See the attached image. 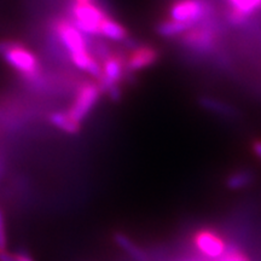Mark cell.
Masks as SVG:
<instances>
[{"label": "cell", "mask_w": 261, "mask_h": 261, "mask_svg": "<svg viewBox=\"0 0 261 261\" xmlns=\"http://www.w3.org/2000/svg\"><path fill=\"white\" fill-rule=\"evenodd\" d=\"M0 56L29 85L42 74L40 61L25 45L15 40L0 41Z\"/></svg>", "instance_id": "6da1fadb"}, {"label": "cell", "mask_w": 261, "mask_h": 261, "mask_svg": "<svg viewBox=\"0 0 261 261\" xmlns=\"http://www.w3.org/2000/svg\"><path fill=\"white\" fill-rule=\"evenodd\" d=\"M109 15L100 0L89 3L69 2L68 19L84 34L99 37L100 23Z\"/></svg>", "instance_id": "7a4b0ae2"}, {"label": "cell", "mask_w": 261, "mask_h": 261, "mask_svg": "<svg viewBox=\"0 0 261 261\" xmlns=\"http://www.w3.org/2000/svg\"><path fill=\"white\" fill-rule=\"evenodd\" d=\"M102 74L98 85L102 93H108L110 97H120L119 84L126 77V55L121 51H110L102 62Z\"/></svg>", "instance_id": "3957f363"}, {"label": "cell", "mask_w": 261, "mask_h": 261, "mask_svg": "<svg viewBox=\"0 0 261 261\" xmlns=\"http://www.w3.org/2000/svg\"><path fill=\"white\" fill-rule=\"evenodd\" d=\"M50 29L58 44L69 52V56L90 50L84 33L75 27L68 17H57L52 19Z\"/></svg>", "instance_id": "277c9868"}, {"label": "cell", "mask_w": 261, "mask_h": 261, "mask_svg": "<svg viewBox=\"0 0 261 261\" xmlns=\"http://www.w3.org/2000/svg\"><path fill=\"white\" fill-rule=\"evenodd\" d=\"M212 5L207 0H174L169 8V17L191 27L210 18Z\"/></svg>", "instance_id": "5b68a950"}, {"label": "cell", "mask_w": 261, "mask_h": 261, "mask_svg": "<svg viewBox=\"0 0 261 261\" xmlns=\"http://www.w3.org/2000/svg\"><path fill=\"white\" fill-rule=\"evenodd\" d=\"M100 94H102V90H100L97 81L96 83L94 81H84L77 86L76 93H75L73 102H71L67 113L71 116V119L81 123V121L89 115L91 110L96 106Z\"/></svg>", "instance_id": "8992f818"}, {"label": "cell", "mask_w": 261, "mask_h": 261, "mask_svg": "<svg viewBox=\"0 0 261 261\" xmlns=\"http://www.w3.org/2000/svg\"><path fill=\"white\" fill-rule=\"evenodd\" d=\"M217 34L213 25L210 23H201L194 25L184 33L181 42L185 47L197 52H205L213 48Z\"/></svg>", "instance_id": "52a82bcc"}, {"label": "cell", "mask_w": 261, "mask_h": 261, "mask_svg": "<svg viewBox=\"0 0 261 261\" xmlns=\"http://www.w3.org/2000/svg\"><path fill=\"white\" fill-rule=\"evenodd\" d=\"M194 241L197 249L212 259H219L227 249L223 237L210 228H202L197 231L194 236Z\"/></svg>", "instance_id": "ba28073f"}, {"label": "cell", "mask_w": 261, "mask_h": 261, "mask_svg": "<svg viewBox=\"0 0 261 261\" xmlns=\"http://www.w3.org/2000/svg\"><path fill=\"white\" fill-rule=\"evenodd\" d=\"M159 52L149 45L135 46L128 56H126V70L128 74L143 70L154 65L159 60Z\"/></svg>", "instance_id": "9c48e42d"}, {"label": "cell", "mask_w": 261, "mask_h": 261, "mask_svg": "<svg viewBox=\"0 0 261 261\" xmlns=\"http://www.w3.org/2000/svg\"><path fill=\"white\" fill-rule=\"evenodd\" d=\"M99 37H103L114 41H126L128 40V32L123 25L117 22L115 18L108 15L103 19L99 27Z\"/></svg>", "instance_id": "30bf717a"}, {"label": "cell", "mask_w": 261, "mask_h": 261, "mask_svg": "<svg viewBox=\"0 0 261 261\" xmlns=\"http://www.w3.org/2000/svg\"><path fill=\"white\" fill-rule=\"evenodd\" d=\"M114 240H115L117 246L121 248V249L125 250V252L128 254V255L132 257L133 260H136V261H150L149 256L146 255L144 250H143L142 248H139L138 246H137V244L133 242V241L130 240L129 237H127L126 234L117 232V233H115V236H114Z\"/></svg>", "instance_id": "8fae6325"}, {"label": "cell", "mask_w": 261, "mask_h": 261, "mask_svg": "<svg viewBox=\"0 0 261 261\" xmlns=\"http://www.w3.org/2000/svg\"><path fill=\"white\" fill-rule=\"evenodd\" d=\"M254 181V173L249 169H240V171L232 172L225 180V187L228 190L237 191L249 187Z\"/></svg>", "instance_id": "7c38bea8"}, {"label": "cell", "mask_w": 261, "mask_h": 261, "mask_svg": "<svg viewBox=\"0 0 261 261\" xmlns=\"http://www.w3.org/2000/svg\"><path fill=\"white\" fill-rule=\"evenodd\" d=\"M50 121L57 128H60L65 133H69V135H76L80 130L81 123L76 122L74 119H71V116L67 113V110L65 112L52 113L50 115Z\"/></svg>", "instance_id": "4fadbf2b"}, {"label": "cell", "mask_w": 261, "mask_h": 261, "mask_svg": "<svg viewBox=\"0 0 261 261\" xmlns=\"http://www.w3.org/2000/svg\"><path fill=\"white\" fill-rule=\"evenodd\" d=\"M190 28H192L190 24L182 23V22L174 21V19L169 18L166 19V21L160 22L158 27H156V32H158L161 37L171 38L179 34H184V33L189 31Z\"/></svg>", "instance_id": "5bb4252c"}, {"label": "cell", "mask_w": 261, "mask_h": 261, "mask_svg": "<svg viewBox=\"0 0 261 261\" xmlns=\"http://www.w3.org/2000/svg\"><path fill=\"white\" fill-rule=\"evenodd\" d=\"M226 3L228 9L247 17L261 12V0H226Z\"/></svg>", "instance_id": "9a60e30c"}, {"label": "cell", "mask_w": 261, "mask_h": 261, "mask_svg": "<svg viewBox=\"0 0 261 261\" xmlns=\"http://www.w3.org/2000/svg\"><path fill=\"white\" fill-rule=\"evenodd\" d=\"M200 103L204 109L212 110V112L214 113L224 114V115H232L233 114V109L230 106H226V104L221 103L219 100L212 99V98H207V97L201 98Z\"/></svg>", "instance_id": "2e32d148"}, {"label": "cell", "mask_w": 261, "mask_h": 261, "mask_svg": "<svg viewBox=\"0 0 261 261\" xmlns=\"http://www.w3.org/2000/svg\"><path fill=\"white\" fill-rule=\"evenodd\" d=\"M217 261H250L249 256L246 253L241 252L237 248H227L223 256H220Z\"/></svg>", "instance_id": "e0dca14e"}, {"label": "cell", "mask_w": 261, "mask_h": 261, "mask_svg": "<svg viewBox=\"0 0 261 261\" xmlns=\"http://www.w3.org/2000/svg\"><path fill=\"white\" fill-rule=\"evenodd\" d=\"M6 242H8V238H6L5 218H4V213H3L2 208H0V250L8 249Z\"/></svg>", "instance_id": "ac0fdd59"}, {"label": "cell", "mask_w": 261, "mask_h": 261, "mask_svg": "<svg viewBox=\"0 0 261 261\" xmlns=\"http://www.w3.org/2000/svg\"><path fill=\"white\" fill-rule=\"evenodd\" d=\"M252 149L255 156L261 161V139H254L252 143Z\"/></svg>", "instance_id": "d6986e66"}, {"label": "cell", "mask_w": 261, "mask_h": 261, "mask_svg": "<svg viewBox=\"0 0 261 261\" xmlns=\"http://www.w3.org/2000/svg\"><path fill=\"white\" fill-rule=\"evenodd\" d=\"M0 261H15V254L10 253L8 249L0 250Z\"/></svg>", "instance_id": "ffe728a7"}, {"label": "cell", "mask_w": 261, "mask_h": 261, "mask_svg": "<svg viewBox=\"0 0 261 261\" xmlns=\"http://www.w3.org/2000/svg\"><path fill=\"white\" fill-rule=\"evenodd\" d=\"M15 261H34V259L25 253H17L15 254Z\"/></svg>", "instance_id": "44dd1931"}]
</instances>
